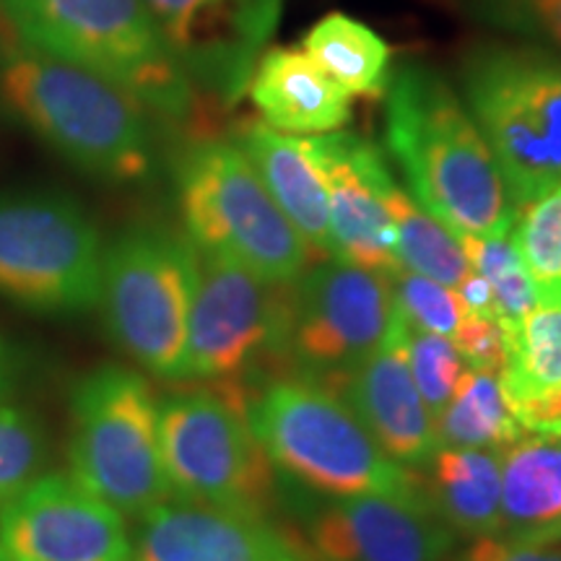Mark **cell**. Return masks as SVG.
<instances>
[{
  "instance_id": "cell-37",
  "label": "cell",
  "mask_w": 561,
  "mask_h": 561,
  "mask_svg": "<svg viewBox=\"0 0 561 561\" xmlns=\"http://www.w3.org/2000/svg\"><path fill=\"white\" fill-rule=\"evenodd\" d=\"M11 377H13L11 348L5 346L3 339H0V401H3L5 392H9V388H11Z\"/></svg>"
},
{
  "instance_id": "cell-36",
  "label": "cell",
  "mask_w": 561,
  "mask_h": 561,
  "mask_svg": "<svg viewBox=\"0 0 561 561\" xmlns=\"http://www.w3.org/2000/svg\"><path fill=\"white\" fill-rule=\"evenodd\" d=\"M455 291H458V297L462 299V305H466L468 312L489 314V318H494V294H491V286L486 284V278H481L473 268L466 278L460 280V286Z\"/></svg>"
},
{
  "instance_id": "cell-10",
  "label": "cell",
  "mask_w": 561,
  "mask_h": 561,
  "mask_svg": "<svg viewBox=\"0 0 561 561\" xmlns=\"http://www.w3.org/2000/svg\"><path fill=\"white\" fill-rule=\"evenodd\" d=\"M104 242L79 201L62 193L0 195V297L70 318L100 307Z\"/></svg>"
},
{
  "instance_id": "cell-6",
  "label": "cell",
  "mask_w": 561,
  "mask_h": 561,
  "mask_svg": "<svg viewBox=\"0 0 561 561\" xmlns=\"http://www.w3.org/2000/svg\"><path fill=\"white\" fill-rule=\"evenodd\" d=\"M252 432L273 466L314 491L346 500L416 494V481L377 445L346 403L314 380H278L248 409Z\"/></svg>"
},
{
  "instance_id": "cell-12",
  "label": "cell",
  "mask_w": 561,
  "mask_h": 561,
  "mask_svg": "<svg viewBox=\"0 0 561 561\" xmlns=\"http://www.w3.org/2000/svg\"><path fill=\"white\" fill-rule=\"evenodd\" d=\"M392 280L356 265L328 261L294 280L289 354L322 377L375 351L390 331Z\"/></svg>"
},
{
  "instance_id": "cell-8",
  "label": "cell",
  "mask_w": 561,
  "mask_h": 561,
  "mask_svg": "<svg viewBox=\"0 0 561 561\" xmlns=\"http://www.w3.org/2000/svg\"><path fill=\"white\" fill-rule=\"evenodd\" d=\"M198 250L187 234L133 227L104 248L100 307L125 354L161 380H185Z\"/></svg>"
},
{
  "instance_id": "cell-35",
  "label": "cell",
  "mask_w": 561,
  "mask_h": 561,
  "mask_svg": "<svg viewBox=\"0 0 561 561\" xmlns=\"http://www.w3.org/2000/svg\"><path fill=\"white\" fill-rule=\"evenodd\" d=\"M523 432L561 439V385L510 401Z\"/></svg>"
},
{
  "instance_id": "cell-28",
  "label": "cell",
  "mask_w": 561,
  "mask_h": 561,
  "mask_svg": "<svg viewBox=\"0 0 561 561\" xmlns=\"http://www.w3.org/2000/svg\"><path fill=\"white\" fill-rule=\"evenodd\" d=\"M460 244L471 268L491 286L496 320L520 322L525 314L536 310V286L510 237H460Z\"/></svg>"
},
{
  "instance_id": "cell-32",
  "label": "cell",
  "mask_w": 561,
  "mask_h": 561,
  "mask_svg": "<svg viewBox=\"0 0 561 561\" xmlns=\"http://www.w3.org/2000/svg\"><path fill=\"white\" fill-rule=\"evenodd\" d=\"M468 19L561 53V0H453Z\"/></svg>"
},
{
  "instance_id": "cell-25",
  "label": "cell",
  "mask_w": 561,
  "mask_h": 561,
  "mask_svg": "<svg viewBox=\"0 0 561 561\" xmlns=\"http://www.w3.org/2000/svg\"><path fill=\"white\" fill-rule=\"evenodd\" d=\"M523 434L502 377L483 369H466L450 405L437 419V437L445 447L502 453Z\"/></svg>"
},
{
  "instance_id": "cell-9",
  "label": "cell",
  "mask_w": 561,
  "mask_h": 561,
  "mask_svg": "<svg viewBox=\"0 0 561 561\" xmlns=\"http://www.w3.org/2000/svg\"><path fill=\"white\" fill-rule=\"evenodd\" d=\"M70 476L121 515L170 502L161 462L159 405L138 371L104 364L83 375L70 398Z\"/></svg>"
},
{
  "instance_id": "cell-27",
  "label": "cell",
  "mask_w": 561,
  "mask_h": 561,
  "mask_svg": "<svg viewBox=\"0 0 561 561\" xmlns=\"http://www.w3.org/2000/svg\"><path fill=\"white\" fill-rule=\"evenodd\" d=\"M510 240L536 286L538 305L561 307V185L517 214Z\"/></svg>"
},
{
  "instance_id": "cell-30",
  "label": "cell",
  "mask_w": 561,
  "mask_h": 561,
  "mask_svg": "<svg viewBox=\"0 0 561 561\" xmlns=\"http://www.w3.org/2000/svg\"><path fill=\"white\" fill-rule=\"evenodd\" d=\"M409 364L419 396L437 424L466 375V362L447 335L424 333L409 325Z\"/></svg>"
},
{
  "instance_id": "cell-29",
  "label": "cell",
  "mask_w": 561,
  "mask_h": 561,
  "mask_svg": "<svg viewBox=\"0 0 561 561\" xmlns=\"http://www.w3.org/2000/svg\"><path fill=\"white\" fill-rule=\"evenodd\" d=\"M47 458L45 430L30 411L0 403V507L39 476Z\"/></svg>"
},
{
  "instance_id": "cell-20",
  "label": "cell",
  "mask_w": 561,
  "mask_h": 561,
  "mask_svg": "<svg viewBox=\"0 0 561 561\" xmlns=\"http://www.w3.org/2000/svg\"><path fill=\"white\" fill-rule=\"evenodd\" d=\"M248 96L261 112V123L299 138L341 130L354 107V96L297 47L265 50L252 70Z\"/></svg>"
},
{
  "instance_id": "cell-13",
  "label": "cell",
  "mask_w": 561,
  "mask_h": 561,
  "mask_svg": "<svg viewBox=\"0 0 561 561\" xmlns=\"http://www.w3.org/2000/svg\"><path fill=\"white\" fill-rule=\"evenodd\" d=\"M3 561H133L123 515L70 473L37 476L0 507Z\"/></svg>"
},
{
  "instance_id": "cell-3",
  "label": "cell",
  "mask_w": 561,
  "mask_h": 561,
  "mask_svg": "<svg viewBox=\"0 0 561 561\" xmlns=\"http://www.w3.org/2000/svg\"><path fill=\"white\" fill-rule=\"evenodd\" d=\"M0 9L26 47L117 83L151 115L193 112L198 89L140 0H0Z\"/></svg>"
},
{
  "instance_id": "cell-34",
  "label": "cell",
  "mask_w": 561,
  "mask_h": 561,
  "mask_svg": "<svg viewBox=\"0 0 561 561\" xmlns=\"http://www.w3.org/2000/svg\"><path fill=\"white\" fill-rule=\"evenodd\" d=\"M460 561H561V541H525L502 533L476 536Z\"/></svg>"
},
{
  "instance_id": "cell-31",
  "label": "cell",
  "mask_w": 561,
  "mask_h": 561,
  "mask_svg": "<svg viewBox=\"0 0 561 561\" xmlns=\"http://www.w3.org/2000/svg\"><path fill=\"white\" fill-rule=\"evenodd\" d=\"M390 280L396 307L403 312L411 328L453 339V333L468 314L458 291L411 271H398Z\"/></svg>"
},
{
  "instance_id": "cell-38",
  "label": "cell",
  "mask_w": 561,
  "mask_h": 561,
  "mask_svg": "<svg viewBox=\"0 0 561 561\" xmlns=\"http://www.w3.org/2000/svg\"><path fill=\"white\" fill-rule=\"evenodd\" d=\"M0 561H3V559H0Z\"/></svg>"
},
{
  "instance_id": "cell-19",
  "label": "cell",
  "mask_w": 561,
  "mask_h": 561,
  "mask_svg": "<svg viewBox=\"0 0 561 561\" xmlns=\"http://www.w3.org/2000/svg\"><path fill=\"white\" fill-rule=\"evenodd\" d=\"M234 144L312 255L333 257L328 185L310 138L286 136L265 123H248Z\"/></svg>"
},
{
  "instance_id": "cell-4",
  "label": "cell",
  "mask_w": 561,
  "mask_h": 561,
  "mask_svg": "<svg viewBox=\"0 0 561 561\" xmlns=\"http://www.w3.org/2000/svg\"><path fill=\"white\" fill-rule=\"evenodd\" d=\"M460 100L494 153L517 214L561 185V60L533 47H481Z\"/></svg>"
},
{
  "instance_id": "cell-17",
  "label": "cell",
  "mask_w": 561,
  "mask_h": 561,
  "mask_svg": "<svg viewBox=\"0 0 561 561\" xmlns=\"http://www.w3.org/2000/svg\"><path fill=\"white\" fill-rule=\"evenodd\" d=\"M318 561H442L453 530L421 494H364L333 502L310 525Z\"/></svg>"
},
{
  "instance_id": "cell-26",
  "label": "cell",
  "mask_w": 561,
  "mask_h": 561,
  "mask_svg": "<svg viewBox=\"0 0 561 561\" xmlns=\"http://www.w3.org/2000/svg\"><path fill=\"white\" fill-rule=\"evenodd\" d=\"M502 325L510 339V364L502 375L510 401L561 385V307L538 305L520 322Z\"/></svg>"
},
{
  "instance_id": "cell-2",
  "label": "cell",
  "mask_w": 561,
  "mask_h": 561,
  "mask_svg": "<svg viewBox=\"0 0 561 561\" xmlns=\"http://www.w3.org/2000/svg\"><path fill=\"white\" fill-rule=\"evenodd\" d=\"M0 100L34 136L89 178L130 185L157 174L151 112L91 70L24 42L0 50Z\"/></svg>"
},
{
  "instance_id": "cell-22",
  "label": "cell",
  "mask_w": 561,
  "mask_h": 561,
  "mask_svg": "<svg viewBox=\"0 0 561 561\" xmlns=\"http://www.w3.org/2000/svg\"><path fill=\"white\" fill-rule=\"evenodd\" d=\"M426 502L462 533L494 536L502 530V468L500 455L466 447H442L432 455Z\"/></svg>"
},
{
  "instance_id": "cell-1",
  "label": "cell",
  "mask_w": 561,
  "mask_h": 561,
  "mask_svg": "<svg viewBox=\"0 0 561 561\" xmlns=\"http://www.w3.org/2000/svg\"><path fill=\"white\" fill-rule=\"evenodd\" d=\"M385 144L405 191L455 237H510L517 208L460 94L432 68L401 66L385 89Z\"/></svg>"
},
{
  "instance_id": "cell-7",
  "label": "cell",
  "mask_w": 561,
  "mask_h": 561,
  "mask_svg": "<svg viewBox=\"0 0 561 561\" xmlns=\"http://www.w3.org/2000/svg\"><path fill=\"white\" fill-rule=\"evenodd\" d=\"M248 409V392L237 385L180 392L159 405L161 462L172 496L265 520L276 500V471Z\"/></svg>"
},
{
  "instance_id": "cell-18",
  "label": "cell",
  "mask_w": 561,
  "mask_h": 561,
  "mask_svg": "<svg viewBox=\"0 0 561 561\" xmlns=\"http://www.w3.org/2000/svg\"><path fill=\"white\" fill-rule=\"evenodd\" d=\"M133 561H307V557L265 520L178 500L140 515Z\"/></svg>"
},
{
  "instance_id": "cell-16",
  "label": "cell",
  "mask_w": 561,
  "mask_h": 561,
  "mask_svg": "<svg viewBox=\"0 0 561 561\" xmlns=\"http://www.w3.org/2000/svg\"><path fill=\"white\" fill-rule=\"evenodd\" d=\"M310 144L328 185L333 261L396 276L403 265L398 261L396 224L377 187L388 167L380 149L343 130L312 136Z\"/></svg>"
},
{
  "instance_id": "cell-15",
  "label": "cell",
  "mask_w": 561,
  "mask_h": 561,
  "mask_svg": "<svg viewBox=\"0 0 561 561\" xmlns=\"http://www.w3.org/2000/svg\"><path fill=\"white\" fill-rule=\"evenodd\" d=\"M322 385L328 390L341 388V396H335L392 460L421 462L439 450L437 424L411 375L409 320L398 307L380 346L354 367L322 377Z\"/></svg>"
},
{
  "instance_id": "cell-24",
  "label": "cell",
  "mask_w": 561,
  "mask_h": 561,
  "mask_svg": "<svg viewBox=\"0 0 561 561\" xmlns=\"http://www.w3.org/2000/svg\"><path fill=\"white\" fill-rule=\"evenodd\" d=\"M377 187H380L385 208L396 224L398 261H401L403 271L419 273V276L458 289L460 280L471 273V263H468L458 237L426 214L405 187L398 185L390 167L380 172Z\"/></svg>"
},
{
  "instance_id": "cell-23",
  "label": "cell",
  "mask_w": 561,
  "mask_h": 561,
  "mask_svg": "<svg viewBox=\"0 0 561 561\" xmlns=\"http://www.w3.org/2000/svg\"><path fill=\"white\" fill-rule=\"evenodd\" d=\"M301 50L351 96H380L390 81L392 50L380 34L346 13H328L305 34Z\"/></svg>"
},
{
  "instance_id": "cell-11",
  "label": "cell",
  "mask_w": 561,
  "mask_h": 561,
  "mask_svg": "<svg viewBox=\"0 0 561 561\" xmlns=\"http://www.w3.org/2000/svg\"><path fill=\"white\" fill-rule=\"evenodd\" d=\"M291 301L294 284H268L227 257L198 250L185 380H244L261 356L289 354Z\"/></svg>"
},
{
  "instance_id": "cell-33",
  "label": "cell",
  "mask_w": 561,
  "mask_h": 561,
  "mask_svg": "<svg viewBox=\"0 0 561 561\" xmlns=\"http://www.w3.org/2000/svg\"><path fill=\"white\" fill-rule=\"evenodd\" d=\"M455 348L462 356V362L471 364V369L494 371V375H504L510 364V339L507 328L496 318L489 314L468 312L458 331L453 333Z\"/></svg>"
},
{
  "instance_id": "cell-14",
  "label": "cell",
  "mask_w": 561,
  "mask_h": 561,
  "mask_svg": "<svg viewBox=\"0 0 561 561\" xmlns=\"http://www.w3.org/2000/svg\"><path fill=\"white\" fill-rule=\"evenodd\" d=\"M195 89L224 102L248 94L280 16V0H140Z\"/></svg>"
},
{
  "instance_id": "cell-21",
  "label": "cell",
  "mask_w": 561,
  "mask_h": 561,
  "mask_svg": "<svg viewBox=\"0 0 561 561\" xmlns=\"http://www.w3.org/2000/svg\"><path fill=\"white\" fill-rule=\"evenodd\" d=\"M502 536L561 541V439L525 432L504 447Z\"/></svg>"
},
{
  "instance_id": "cell-5",
  "label": "cell",
  "mask_w": 561,
  "mask_h": 561,
  "mask_svg": "<svg viewBox=\"0 0 561 561\" xmlns=\"http://www.w3.org/2000/svg\"><path fill=\"white\" fill-rule=\"evenodd\" d=\"M180 214L195 248L268 284H294L312 252L234 140H195L174 164Z\"/></svg>"
}]
</instances>
